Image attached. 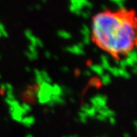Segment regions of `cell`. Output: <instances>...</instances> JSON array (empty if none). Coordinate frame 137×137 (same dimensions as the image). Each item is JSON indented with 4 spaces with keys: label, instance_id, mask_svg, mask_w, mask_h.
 I'll return each mask as SVG.
<instances>
[{
    "label": "cell",
    "instance_id": "cell-3",
    "mask_svg": "<svg viewBox=\"0 0 137 137\" xmlns=\"http://www.w3.org/2000/svg\"><path fill=\"white\" fill-rule=\"evenodd\" d=\"M36 8L37 9H39L41 8V6H39V5H37V6H36Z\"/></svg>",
    "mask_w": 137,
    "mask_h": 137
},
{
    "label": "cell",
    "instance_id": "cell-4",
    "mask_svg": "<svg viewBox=\"0 0 137 137\" xmlns=\"http://www.w3.org/2000/svg\"><path fill=\"white\" fill-rule=\"evenodd\" d=\"M43 2H46V0H43Z\"/></svg>",
    "mask_w": 137,
    "mask_h": 137
},
{
    "label": "cell",
    "instance_id": "cell-1",
    "mask_svg": "<svg viewBox=\"0 0 137 137\" xmlns=\"http://www.w3.org/2000/svg\"><path fill=\"white\" fill-rule=\"evenodd\" d=\"M92 38L98 47L114 56L131 52L137 43V19L125 8L103 11L94 16Z\"/></svg>",
    "mask_w": 137,
    "mask_h": 137
},
{
    "label": "cell",
    "instance_id": "cell-2",
    "mask_svg": "<svg viewBox=\"0 0 137 137\" xmlns=\"http://www.w3.org/2000/svg\"><path fill=\"white\" fill-rule=\"evenodd\" d=\"M71 5L75 6L76 9L82 10V9L84 6H87L88 9H91L93 7V4L88 2V0H70Z\"/></svg>",
    "mask_w": 137,
    "mask_h": 137
}]
</instances>
